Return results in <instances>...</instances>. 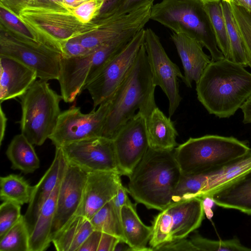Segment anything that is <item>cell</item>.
Instances as JSON below:
<instances>
[{
    "label": "cell",
    "mask_w": 251,
    "mask_h": 251,
    "mask_svg": "<svg viewBox=\"0 0 251 251\" xmlns=\"http://www.w3.org/2000/svg\"><path fill=\"white\" fill-rule=\"evenodd\" d=\"M196 84L198 100L207 112L228 118L251 95V73L225 57L211 61Z\"/></svg>",
    "instance_id": "cell-1"
},
{
    "label": "cell",
    "mask_w": 251,
    "mask_h": 251,
    "mask_svg": "<svg viewBox=\"0 0 251 251\" xmlns=\"http://www.w3.org/2000/svg\"><path fill=\"white\" fill-rule=\"evenodd\" d=\"M144 44L125 77L112 96L102 137L113 140L121 127L140 113L147 117L157 105L155 89Z\"/></svg>",
    "instance_id": "cell-2"
},
{
    "label": "cell",
    "mask_w": 251,
    "mask_h": 251,
    "mask_svg": "<svg viewBox=\"0 0 251 251\" xmlns=\"http://www.w3.org/2000/svg\"><path fill=\"white\" fill-rule=\"evenodd\" d=\"M181 176L174 151L149 148L129 177L127 190L137 203L161 211L172 202Z\"/></svg>",
    "instance_id": "cell-3"
},
{
    "label": "cell",
    "mask_w": 251,
    "mask_h": 251,
    "mask_svg": "<svg viewBox=\"0 0 251 251\" xmlns=\"http://www.w3.org/2000/svg\"><path fill=\"white\" fill-rule=\"evenodd\" d=\"M16 16L36 43L62 56L66 43L83 37L98 26L95 22H80L70 10L50 2L26 6Z\"/></svg>",
    "instance_id": "cell-4"
},
{
    "label": "cell",
    "mask_w": 251,
    "mask_h": 251,
    "mask_svg": "<svg viewBox=\"0 0 251 251\" xmlns=\"http://www.w3.org/2000/svg\"><path fill=\"white\" fill-rule=\"evenodd\" d=\"M150 19L199 42L209 51L211 61L225 58L201 0H162L152 5Z\"/></svg>",
    "instance_id": "cell-5"
},
{
    "label": "cell",
    "mask_w": 251,
    "mask_h": 251,
    "mask_svg": "<svg viewBox=\"0 0 251 251\" xmlns=\"http://www.w3.org/2000/svg\"><path fill=\"white\" fill-rule=\"evenodd\" d=\"M250 149L246 142L232 136L206 135L189 138L174 153L182 175H188L217 169Z\"/></svg>",
    "instance_id": "cell-6"
},
{
    "label": "cell",
    "mask_w": 251,
    "mask_h": 251,
    "mask_svg": "<svg viewBox=\"0 0 251 251\" xmlns=\"http://www.w3.org/2000/svg\"><path fill=\"white\" fill-rule=\"evenodd\" d=\"M139 31L133 29L123 33L83 56H62L58 81L63 100L65 102L74 101L103 66L120 52Z\"/></svg>",
    "instance_id": "cell-7"
},
{
    "label": "cell",
    "mask_w": 251,
    "mask_h": 251,
    "mask_svg": "<svg viewBox=\"0 0 251 251\" xmlns=\"http://www.w3.org/2000/svg\"><path fill=\"white\" fill-rule=\"evenodd\" d=\"M21 98V133L32 145H42L52 134L61 113L62 98L47 81L36 80Z\"/></svg>",
    "instance_id": "cell-8"
},
{
    "label": "cell",
    "mask_w": 251,
    "mask_h": 251,
    "mask_svg": "<svg viewBox=\"0 0 251 251\" xmlns=\"http://www.w3.org/2000/svg\"><path fill=\"white\" fill-rule=\"evenodd\" d=\"M160 211L151 226L149 243L152 250L161 244L185 238L198 228L204 218V202L199 197L183 199Z\"/></svg>",
    "instance_id": "cell-9"
},
{
    "label": "cell",
    "mask_w": 251,
    "mask_h": 251,
    "mask_svg": "<svg viewBox=\"0 0 251 251\" xmlns=\"http://www.w3.org/2000/svg\"><path fill=\"white\" fill-rule=\"evenodd\" d=\"M112 96L101 103L97 109L89 113L73 106L61 112L49 139L55 147L89 138L102 136V129L109 111Z\"/></svg>",
    "instance_id": "cell-10"
},
{
    "label": "cell",
    "mask_w": 251,
    "mask_h": 251,
    "mask_svg": "<svg viewBox=\"0 0 251 251\" xmlns=\"http://www.w3.org/2000/svg\"><path fill=\"white\" fill-rule=\"evenodd\" d=\"M0 56L14 58L34 70L40 80L59 78L60 53L9 32L0 34Z\"/></svg>",
    "instance_id": "cell-11"
},
{
    "label": "cell",
    "mask_w": 251,
    "mask_h": 251,
    "mask_svg": "<svg viewBox=\"0 0 251 251\" xmlns=\"http://www.w3.org/2000/svg\"><path fill=\"white\" fill-rule=\"evenodd\" d=\"M144 28L139 30L118 53L109 60L84 88L87 90L94 109L110 98L119 86L145 42Z\"/></svg>",
    "instance_id": "cell-12"
},
{
    "label": "cell",
    "mask_w": 251,
    "mask_h": 251,
    "mask_svg": "<svg viewBox=\"0 0 251 251\" xmlns=\"http://www.w3.org/2000/svg\"><path fill=\"white\" fill-rule=\"evenodd\" d=\"M144 45L153 84L159 86L167 97L171 118L182 100L178 80L183 81L184 75L168 56L158 36L150 28L145 30Z\"/></svg>",
    "instance_id": "cell-13"
},
{
    "label": "cell",
    "mask_w": 251,
    "mask_h": 251,
    "mask_svg": "<svg viewBox=\"0 0 251 251\" xmlns=\"http://www.w3.org/2000/svg\"><path fill=\"white\" fill-rule=\"evenodd\" d=\"M61 148L67 162L87 173L114 172L120 174L112 139L100 136L73 142Z\"/></svg>",
    "instance_id": "cell-14"
},
{
    "label": "cell",
    "mask_w": 251,
    "mask_h": 251,
    "mask_svg": "<svg viewBox=\"0 0 251 251\" xmlns=\"http://www.w3.org/2000/svg\"><path fill=\"white\" fill-rule=\"evenodd\" d=\"M113 140L120 173L129 177L149 148L145 118L137 112Z\"/></svg>",
    "instance_id": "cell-15"
},
{
    "label": "cell",
    "mask_w": 251,
    "mask_h": 251,
    "mask_svg": "<svg viewBox=\"0 0 251 251\" xmlns=\"http://www.w3.org/2000/svg\"><path fill=\"white\" fill-rule=\"evenodd\" d=\"M87 176L86 172L67 162L58 190L56 211L50 237L51 242L76 215L82 200Z\"/></svg>",
    "instance_id": "cell-16"
},
{
    "label": "cell",
    "mask_w": 251,
    "mask_h": 251,
    "mask_svg": "<svg viewBox=\"0 0 251 251\" xmlns=\"http://www.w3.org/2000/svg\"><path fill=\"white\" fill-rule=\"evenodd\" d=\"M121 176L114 172L87 173L82 200L76 215L90 220L117 195L122 185Z\"/></svg>",
    "instance_id": "cell-17"
},
{
    "label": "cell",
    "mask_w": 251,
    "mask_h": 251,
    "mask_svg": "<svg viewBox=\"0 0 251 251\" xmlns=\"http://www.w3.org/2000/svg\"><path fill=\"white\" fill-rule=\"evenodd\" d=\"M67 164L61 148L55 147L53 161L38 183L34 186L31 199L24 215L30 236L34 228L42 206L63 175Z\"/></svg>",
    "instance_id": "cell-18"
},
{
    "label": "cell",
    "mask_w": 251,
    "mask_h": 251,
    "mask_svg": "<svg viewBox=\"0 0 251 251\" xmlns=\"http://www.w3.org/2000/svg\"><path fill=\"white\" fill-rule=\"evenodd\" d=\"M0 101L20 98L38 78L37 73L21 62L0 56Z\"/></svg>",
    "instance_id": "cell-19"
},
{
    "label": "cell",
    "mask_w": 251,
    "mask_h": 251,
    "mask_svg": "<svg viewBox=\"0 0 251 251\" xmlns=\"http://www.w3.org/2000/svg\"><path fill=\"white\" fill-rule=\"evenodd\" d=\"M184 70L182 81L188 88L196 83L211 59L203 50L202 45L187 35L173 32L171 35Z\"/></svg>",
    "instance_id": "cell-20"
},
{
    "label": "cell",
    "mask_w": 251,
    "mask_h": 251,
    "mask_svg": "<svg viewBox=\"0 0 251 251\" xmlns=\"http://www.w3.org/2000/svg\"><path fill=\"white\" fill-rule=\"evenodd\" d=\"M205 198L219 206L237 209L251 215V169Z\"/></svg>",
    "instance_id": "cell-21"
},
{
    "label": "cell",
    "mask_w": 251,
    "mask_h": 251,
    "mask_svg": "<svg viewBox=\"0 0 251 251\" xmlns=\"http://www.w3.org/2000/svg\"><path fill=\"white\" fill-rule=\"evenodd\" d=\"M149 148L172 151L178 146L174 123L157 106L145 118Z\"/></svg>",
    "instance_id": "cell-22"
},
{
    "label": "cell",
    "mask_w": 251,
    "mask_h": 251,
    "mask_svg": "<svg viewBox=\"0 0 251 251\" xmlns=\"http://www.w3.org/2000/svg\"><path fill=\"white\" fill-rule=\"evenodd\" d=\"M121 220L125 241L133 251H152L147 247L151 235V226L142 222L131 201L122 207Z\"/></svg>",
    "instance_id": "cell-23"
},
{
    "label": "cell",
    "mask_w": 251,
    "mask_h": 251,
    "mask_svg": "<svg viewBox=\"0 0 251 251\" xmlns=\"http://www.w3.org/2000/svg\"><path fill=\"white\" fill-rule=\"evenodd\" d=\"M63 175L41 207L34 228L30 236L29 251H45L51 243L50 233L56 211L58 190Z\"/></svg>",
    "instance_id": "cell-24"
},
{
    "label": "cell",
    "mask_w": 251,
    "mask_h": 251,
    "mask_svg": "<svg viewBox=\"0 0 251 251\" xmlns=\"http://www.w3.org/2000/svg\"><path fill=\"white\" fill-rule=\"evenodd\" d=\"M126 202L127 199L124 195H116L90 219L94 229L111 234L125 241L122 224L121 208Z\"/></svg>",
    "instance_id": "cell-25"
},
{
    "label": "cell",
    "mask_w": 251,
    "mask_h": 251,
    "mask_svg": "<svg viewBox=\"0 0 251 251\" xmlns=\"http://www.w3.org/2000/svg\"><path fill=\"white\" fill-rule=\"evenodd\" d=\"M94 230L89 219L76 215L57 234L51 242L58 251H78Z\"/></svg>",
    "instance_id": "cell-26"
},
{
    "label": "cell",
    "mask_w": 251,
    "mask_h": 251,
    "mask_svg": "<svg viewBox=\"0 0 251 251\" xmlns=\"http://www.w3.org/2000/svg\"><path fill=\"white\" fill-rule=\"evenodd\" d=\"M33 145L22 133L13 137L6 151L13 169L27 174L39 168L40 161Z\"/></svg>",
    "instance_id": "cell-27"
},
{
    "label": "cell",
    "mask_w": 251,
    "mask_h": 251,
    "mask_svg": "<svg viewBox=\"0 0 251 251\" xmlns=\"http://www.w3.org/2000/svg\"><path fill=\"white\" fill-rule=\"evenodd\" d=\"M251 169V148L245 155L215 170L208 178L201 198L227 184Z\"/></svg>",
    "instance_id": "cell-28"
},
{
    "label": "cell",
    "mask_w": 251,
    "mask_h": 251,
    "mask_svg": "<svg viewBox=\"0 0 251 251\" xmlns=\"http://www.w3.org/2000/svg\"><path fill=\"white\" fill-rule=\"evenodd\" d=\"M209 17L218 46L227 59H230L229 42L221 0H201Z\"/></svg>",
    "instance_id": "cell-29"
},
{
    "label": "cell",
    "mask_w": 251,
    "mask_h": 251,
    "mask_svg": "<svg viewBox=\"0 0 251 251\" xmlns=\"http://www.w3.org/2000/svg\"><path fill=\"white\" fill-rule=\"evenodd\" d=\"M0 188L2 201L21 205L30 201L34 186H31L22 176L10 174L0 177Z\"/></svg>",
    "instance_id": "cell-30"
},
{
    "label": "cell",
    "mask_w": 251,
    "mask_h": 251,
    "mask_svg": "<svg viewBox=\"0 0 251 251\" xmlns=\"http://www.w3.org/2000/svg\"><path fill=\"white\" fill-rule=\"evenodd\" d=\"M221 0L230 45V60L246 67L248 65L242 36L230 3Z\"/></svg>",
    "instance_id": "cell-31"
},
{
    "label": "cell",
    "mask_w": 251,
    "mask_h": 251,
    "mask_svg": "<svg viewBox=\"0 0 251 251\" xmlns=\"http://www.w3.org/2000/svg\"><path fill=\"white\" fill-rule=\"evenodd\" d=\"M30 234L24 215L0 238V251H29Z\"/></svg>",
    "instance_id": "cell-32"
},
{
    "label": "cell",
    "mask_w": 251,
    "mask_h": 251,
    "mask_svg": "<svg viewBox=\"0 0 251 251\" xmlns=\"http://www.w3.org/2000/svg\"><path fill=\"white\" fill-rule=\"evenodd\" d=\"M198 251H251V248L241 244L237 237L226 240H213L196 233L190 239Z\"/></svg>",
    "instance_id": "cell-33"
},
{
    "label": "cell",
    "mask_w": 251,
    "mask_h": 251,
    "mask_svg": "<svg viewBox=\"0 0 251 251\" xmlns=\"http://www.w3.org/2000/svg\"><path fill=\"white\" fill-rule=\"evenodd\" d=\"M21 205L3 201L0 206V238L20 219Z\"/></svg>",
    "instance_id": "cell-34"
},
{
    "label": "cell",
    "mask_w": 251,
    "mask_h": 251,
    "mask_svg": "<svg viewBox=\"0 0 251 251\" xmlns=\"http://www.w3.org/2000/svg\"><path fill=\"white\" fill-rule=\"evenodd\" d=\"M104 0H89L70 10L80 22L89 23L100 14Z\"/></svg>",
    "instance_id": "cell-35"
},
{
    "label": "cell",
    "mask_w": 251,
    "mask_h": 251,
    "mask_svg": "<svg viewBox=\"0 0 251 251\" xmlns=\"http://www.w3.org/2000/svg\"><path fill=\"white\" fill-rule=\"evenodd\" d=\"M0 15L3 25L12 33L25 40L35 42L29 30L15 15L1 7Z\"/></svg>",
    "instance_id": "cell-36"
},
{
    "label": "cell",
    "mask_w": 251,
    "mask_h": 251,
    "mask_svg": "<svg viewBox=\"0 0 251 251\" xmlns=\"http://www.w3.org/2000/svg\"><path fill=\"white\" fill-rule=\"evenodd\" d=\"M153 251H198L190 240L185 238L161 244L152 249Z\"/></svg>",
    "instance_id": "cell-37"
},
{
    "label": "cell",
    "mask_w": 251,
    "mask_h": 251,
    "mask_svg": "<svg viewBox=\"0 0 251 251\" xmlns=\"http://www.w3.org/2000/svg\"><path fill=\"white\" fill-rule=\"evenodd\" d=\"M50 2L47 0H0V7L17 16L20 10L26 6ZM51 3V2H50Z\"/></svg>",
    "instance_id": "cell-38"
},
{
    "label": "cell",
    "mask_w": 251,
    "mask_h": 251,
    "mask_svg": "<svg viewBox=\"0 0 251 251\" xmlns=\"http://www.w3.org/2000/svg\"><path fill=\"white\" fill-rule=\"evenodd\" d=\"M239 24L243 36L251 48V14L238 6Z\"/></svg>",
    "instance_id": "cell-39"
},
{
    "label": "cell",
    "mask_w": 251,
    "mask_h": 251,
    "mask_svg": "<svg viewBox=\"0 0 251 251\" xmlns=\"http://www.w3.org/2000/svg\"><path fill=\"white\" fill-rule=\"evenodd\" d=\"M91 51L85 48L76 39H72L66 43L62 50V56L75 57L85 55Z\"/></svg>",
    "instance_id": "cell-40"
},
{
    "label": "cell",
    "mask_w": 251,
    "mask_h": 251,
    "mask_svg": "<svg viewBox=\"0 0 251 251\" xmlns=\"http://www.w3.org/2000/svg\"><path fill=\"white\" fill-rule=\"evenodd\" d=\"M102 232L94 230L84 241L78 251H98Z\"/></svg>",
    "instance_id": "cell-41"
},
{
    "label": "cell",
    "mask_w": 251,
    "mask_h": 251,
    "mask_svg": "<svg viewBox=\"0 0 251 251\" xmlns=\"http://www.w3.org/2000/svg\"><path fill=\"white\" fill-rule=\"evenodd\" d=\"M154 0H125L123 4L112 16L122 15L130 13L139 7L150 2H153Z\"/></svg>",
    "instance_id": "cell-42"
},
{
    "label": "cell",
    "mask_w": 251,
    "mask_h": 251,
    "mask_svg": "<svg viewBox=\"0 0 251 251\" xmlns=\"http://www.w3.org/2000/svg\"><path fill=\"white\" fill-rule=\"evenodd\" d=\"M125 0H104V4L98 18L114 15L123 4Z\"/></svg>",
    "instance_id": "cell-43"
},
{
    "label": "cell",
    "mask_w": 251,
    "mask_h": 251,
    "mask_svg": "<svg viewBox=\"0 0 251 251\" xmlns=\"http://www.w3.org/2000/svg\"><path fill=\"white\" fill-rule=\"evenodd\" d=\"M120 240L115 236L102 232L98 251H114Z\"/></svg>",
    "instance_id": "cell-44"
},
{
    "label": "cell",
    "mask_w": 251,
    "mask_h": 251,
    "mask_svg": "<svg viewBox=\"0 0 251 251\" xmlns=\"http://www.w3.org/2000/svg\"><path fill=\"white\" fill-rule=\"evenodd\" d=\"M243 114V123L251 124V95L243 103L240 108Z\"/></svg>",
    "instance_id": "cell-45"
},
{
    "label": "cell",
    "mask_w": 251,
    "mask_h": 251,
    "mask_svg": "<svg viewBox=\"0 0 251 251\" xmlns=\"http://www.w3.org/2000/svg\"><path fill=\"white\" fill-rule=\"evenodd\" d=\"M7 119L4 112L2 111V107L0 106V145L2 144V140L4 138L5 129L6 127Z\"/></svg>",
    "instance_id": "cell-46"
},
{
    "label": "cell",
    "mask_w": 251,
    "mask_h": 251,
    "mask_svg": "<svg viewBox=\"0 0 251 251\" xmlns=\"http://www.w3.org/2000/svg\"><path fill=\"white\" fill-rule=\"evenodd\" d=\"M228 2L243 8L251 14V0H228Z\"/></svg>",
    "instance_id": "cell-47"
},
{
    "label": "cell",
    "mask_w": 251,
    "mask_h": 251,
    "mask_svg": "<svg viewBox=\"0 0 251 251\" xmlns=\"http://www.w3.org/2000/svg\"><path fill=\"white\" fill-rule=\"evenodd\" d=\"M133 251V249L126 242L122 240H120L117 243L114 251Z\"/></svg>",
    "instance_id": "cell-48"
},
{
    "label": "cell",
    "mask_w": 251,
    "mask_h": 251,
    "mask_svg": "<svg viewBox=\"0 0 251 251\" xmlns=\"http://www.w3.org/2000/svg\"><path fill=\"white\" fill-rule=\"evenodd\" d=\"M65 7L70 10L71 8L76 7L89 0H63Z\"/></svg>",
    "instance_id": "cell-49"
},
{
    "label": "cell",
    "mask_w": 251,
    "mask_h": 251,
    "mask_svg": "<svg viewBox=\"0 0 251 251\" xmlns=\"http://www.w3.org/2000/svg\"><path fill=\"white\" fill-rule=\"evenodd\" d=\"M49 2L55 4L57 5H58L59 6H61L63 8H65V6L64 3V1L63 0H47Z\"/></svg>",
    "instance_id": "cell-50"
},
{
    "label": "cell",
    "mask_w": 251,
    "mask_h": 251,
    "mask_svg": "<svg viewBox=\"0 0 251 251\" xmlns=\"http://www.w3.org/2000/svg\"><path fill=\"white\" fill-rule=\"evenodd\" d=\"M227 0V1L228 0Z\"/></svg>",
    "instance_id": "cell-51"
}]
</instances>
